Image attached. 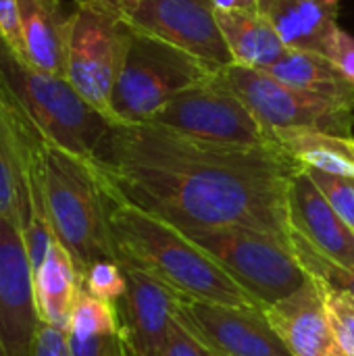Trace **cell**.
Wrapping results in <instances>:
<instances>
[{
    "instance_id": "cell-1",
    "label": "cell",
    "mask_w": 354,
    "mask_h": 356,
    "mask_svg": "<svg viewBox=\"0 0 354 356\" xmlns=\"http://www.w3.org/2000/svg\"><path fill=\"white\" fill-rule=\"evenodd\" d=\"M111 198L177 229L242 225L288 240L290 181L282 146H225L156 123L113 125L92 161Z\"/></svg>"
},
{
    "instance_id": "cell-2",
    "label": "cell",
    "mask_w": 354,
    "mask_h": 356,
    "mask_svg": "<svg viewBox=\"0 0 354 356\" xmlns=\"http://www.w3.org/2000/svg\"><path fill=\"white\" fill-rule=\"evenodd\" d=\"M111 200V236L119 265L136 267L188 298L265 309L182 229L138 207Z\"/></svg>"
},
{
    "instance_id": "cell-3",
    "label": "cell",
    "mask_w": 354,
    "mask_h": 356,
    "mask_svg": "<svg viewBox=\"0 0 354 356\" xmlns=\"http://www.w3.org/2000/svg\"><path fill=\"white\" fill-rule=\"evenodd\" d=\"M40 171L54 238L73 257L81 282L98 261H115L111 236V194L96 165L40 136Z\"/></svg>"
},
{
    "instance_id": "cell-4",
    "label": "cell",
    "mask_w": 354,
    "mask_h": 356,
    "mask_svg": "<svg viewBox=\"0 0 354 356\" xmlns=\"http://www.w3.org/2000/svg\"><path fill=\"white\" fill-rule=\"evenodd\" d=\"M0 88L15 100L35 131L50 144L94 161L111 123L65 79L42 73L0 42Z\"/></svg>"
},
{
    "instance_id": "cell-5",
    "label": "cell",
    "mask_w": 354,
    "mask_h": 356,
    "mask_svg": "<svg viewBox=\"0 0 354 356\" xmlns=\"http://www.w3.org/2000/svg\"><path fill=\"white\" fill-rule=\"evenodd\" d=\"M211 73L215 71L192 54L131 29L123 69L111 98L115 125L150 123L179 92Z\"/></svg>"
},
{
    "instance_id": "cell-6",
    "label": "cell",
    "mask_w": 354,
    "mask_h": 356,
    "mask_svg": "<svg viewBox=\"0 0 354 356\" xmlns=\"http://www.w3.org/2000/svg\"><path fill=\"white\" fill-rule=\"evenodd\" d=\"M182 232L265 307L288 298L309 282L290 240L242 225Z\"/></svg>"
},
{
    "instance_id": "cell-7",
    "label": "cell",
    "mask_w": 354,
    "mask_h": 356,
    "mask_svg": "<svg viewBox=\"0 0 354 356\" xmlns=\"http://www.w3.org/2000/svg\"><path fill=\"white\" fill-rule=\"evenodd\" d=\"M150 123L211 144L280 146L234 90L225 69L179 92Z\"/></svg>"
},
{
    "instance_id": "cell-8",
    "label": "cell",
    "mask_w": 354,
    "mask_h": 356,
    "mask_svg": "<svg viewBox=\"0 0 354 356\" xmlns=\"http://www.w3.org/2000/svg\"><path fill=\"white\" fill-rule=\"evenodd\" d=\"M225 75L263 127L275 138L286 131L354 136V104L296 90L265 71L232 65Z\"/></svg>"
},
{
    "instance_id": "cell-9",
    "label": "cell",
    "mask_w": 354,
    "mask_h": 356,
    "mask_svg": "<svg viewBox=\"0 0 354 356\" xmlns=\"http://www.w3.org/2000/svg\"><path fill=\"white\" fill-rule=\"evenodd\" d=\"M131 29L117 17L75 2L71 10L65 79L100 115L115 123L111 98L127 54Z\"/></svg>"
},
{
    "instance_id": "cell-10",
    "label": "cell",
    "mask_w": 354,
    "mask_h": 356,
    "mask_svg": "<svg viewBox=\"0 0 354 356\" xmlns=\"http://www.w3.org/2000/svg\"><path fill=\"white\" fill-rule=\"evenodd\" d=\"M129 29L163 40L211 71L234 65L217 21L215 0H142L119 17Z\"/></svg>"
},
{
    "instance_id": "cell-11",
    "label": "cell",
    "mask_w": 354,
    "mask_h": 356,
    "mask_svg": "<svg viewBox=\"0 0 354 356\" xmlns=\"http://www.w3.org/2000/svg\"><path fill=\"white\" fill-rule=\"evenodd\" d=\"M175 321L213 356H292L263 309L213 305L175 294Z\"/></svg>"
},
{
    "instance_id": "cell-12",
    "label": "cell",
    "mask_w": 354,
    "mask_h": 356,
    "mask_svg": "<svg viewBox=\"0 0 354 356\" xmlns=\"http://www.w3.org/2000/svg\"><path fill=\"white\" fill-rule=\"evenodd\" d=\"M33 275L21 225L0 219V356H33L42 325Z\"/></svg>"
},
{
    "instance_id": "cell-13",
    "label": "cell",
    "mask_w": 354,
    "mask_h": 356,
    "mask_svg": "<svg viewBox=\"0 0 354 356\" xmlns=\"http://www.w3.org/2000/svg\"><path fill=\"white\" fill-rule=\"evenodd\" d=\"M121 267L127 280L115 305L121 334L138 356H161L175 321V292L136 267Z\"/></svg>"
},
{
    "instance_id": "cell-14",
    "label": "cell",
    "mask_w": 354,
    "mask_h": 356,
    "mask_svg": "<svg viewBox=\"0 0 354 356\" xmlns=\"http://www.w3.org/2000/svg\"><path fill=\"white\" fill-rule=\"evenodd\" d=\"M263 311L292 356H346L332 332L317 280L309 277L294 294Z\"/></svg>"
},
{
    "instance_id": "cell-15",
    "label": "cell",
    "mask_w": 354,
    "mask_h": 356,
    "mask_svg": "<svg viewBox=\"0 0 354 356\" xmlns=\"http://www.w3.org/2000/svg\"><path fill=\"white\" fill-rule=\"evenodd\" d=\"M290 227L305 236L328 259L354 267V232L325 200L305 167H300L288 194Z\"/></svg>"
},
{
    "instance_id": "cell-16",
    "label": "cell",
    "mask_w": 354,
    "mask_h": 356,
    "mask_svg": "<svg viewBox=\"0 0 354 356\" xmlns=\"http://www.w3.org/2000/svg\"><path fill=\"white\" fill-rule=\"evenodd\" d=\"M25 63L42 73L67 75L71 13L63 0H17Z\"/></svg>"
},
{
    "instance_id": "cell-17",
    "label": "cell",
    "mask_w": 354,
    "mask_h": 356,
    "mask_svg": "<svg viewBox=\"0 0 354 356\" xmlns=\"http://www.w3.org/2000/svg\"><path fill=\"white\" fill-rule=\"evenodd\" d=\"M29 121L0 88V219L21 225L25 215Z\"/></svg>"
},
{
    "instance_id": "cell-18",
    "label": "cell",
    "mask_w": 354,
    "mask_h": 356,
    "mask_svg": "<svg viewBox=\"0 0 354 356\" xmlns=\"http://www.w3.org/2000/svg\"><path fill=\"white\" fill-rule=\"evenodd\" d=\"M288 50L317 52L330 58L340 33L338 13L321 0H269L261 10Z\"/></svg>"
},
{
    "instance_id": "cell-19",
    "label": "cell",
    "mask_w": 354,
    "mask_h": 356,
    "mask_svg": "<svg viewBox=\"0 0 354 356\" xmlns=\"http://www.w3.org/2000/svg\"><path fill=\"white\" fill-rule=\"evenodd\" d=\"M217 21L238 67L265 71L288 52L267 15L257 8H217Z\"/></svg>"
},
{
    "instance_id": "cell-20",
    "label": "cell",
    "mask_w": 354,
    "mask_h": 356,
    "mask_svg": "<svg viewBox=\"0 0 354 356\" xmlns=\"http://www.w3.org/2000/svg\"><path fill=\"white\" fill-rule=\"evenodd\" d=\"M33 282L40 321L67 332L83 282L73 257L58 240H52Z\"/></svg>"
},
{
    "instance_id": "cell-21",
    "label": "cell",
    "mask_w": 354,
    "mask_h": 356,
    "mask_svg": "<svg viewBox=\"0 0 354 356\" xmlns=\"http://www.w3.org/2000/svg\"><path fill=\"white\" fill-rule=\"evenodd\" d=\"M71 356H119L123 346L117 307L90 296L83 288L67 330Z\"/></svg>"
},
{
    "instance_id": "cell-22",
    "label": "cell",
    "mask_w": 354,
    "mask_h": 356,
    "mask_svg": "<svg viewBox=\"0 0 354 356\" xmlns=\"http://www.w3.org/2000/svg\"><path fill=\"white\" fill-rule=\"evenodd\" d=\"M265 73L296 90L354 104V86L342 75L334 60L323 54L288 50L277 63L265 69Z\"/></svg>"
},
{
    "instance_id": "cell-23",
    "label": "cell",
    "mask_w": 354,
    "mask_h": 356,
    "mask_svg": "<svg viewBox=\"0 0 354 356\" xmlns=\"http://www.w3.org/2000/svg\"><path fill=\"white\" fill-rule=\"evenodd\" d=\"M275 140L300 167L354 179V136L286 131Z\"/></svg>"
},
{
    "instance_id": "cell-24",
    "label": "cell",
    "mask_w": 354,
    "mask_h": 356,
    "mask_svg": "<svg viewBox=\"0 0 354 356\" xmlns=\"http://www.w3.org/2000/svg\"><path fill=\"white\" fill-rule=\"evenodd\" d=\"M288 240H290V246H292L298 263L309 273V277H313L330 288L342 290L354 298V267H344V265L328 259L305 236H300L292 227H290Z\"/></svg>"
},
{
    "instance_id": "cell-25",
    "label": "cell",
    "mask_w": 354,
    "mask_h": 356,
    "mask_svg": "<svg viewBox=\"0 0 354 356\" xmlns=\"http://www.w3.org/2000/svg\"><path fill=\"white\" fill-rule=\"evenodd\" d=\"M323 292V302H325V313L332 325V332L344 350L346 356H354V298L351 294L330 288L321 284Z\"/></svg>"
},
{
    "instance_id": "cell-26",
    "label": "cell",
    "mask_w": 354,
    "mask_h": 356,
    "mask_svg": "<svg viewBox=\"0 0 354 356\" xmlns=\"http://www.w3.org/2000/svg\"><path fill=\"white\" fill-rule=\"evenodd\" d=\"M125 288L127 280L123 267L115 261H98L83 273V290L98 300L117 305Z\"/></svg>"
},
{
    "instance_id": "cell-27",
    "label": "cell",
    "mask_w": 354,
    "mask_h": 356,
    "mask_svg": "<svg viewBox=\"0 0 354 356\" xmlns=\"http://www.w3.org/2000/svg\"><path fill=\"white\" fill-rule=\"evenodd\" d=\"M307 173L332 204V209L340 215V219L354 232V179L315 169H307Z\"/></svg>"
},
{
    "instance_id": "cell-28",
    "label": "cell",
    "mask_w": 354,
    "mask_h": 356,
    "mask_svg": "<svg viewBox=\"0 0 354 356\" xmlns=\"http://www.w3.org/2000/svg\"><path fill=\"white\" fill-rule=\"evenodd\" d=\"M0 42H4L10 48V52L25 63V48H23V38H21L17 0H0Z\"/></svg>"
},
{
    "instance_id": "cell-29",
    "label": "cell",
    "mask_w": 354,
    "mask_h": 356,
    "mask_svg": "<svg viewBox=\"0 0 354 356\" xmlns=\"http://www.w3.org/2000/svg\"><path fill=\"white\" fill-rule=\"evenodd\" d=\"M161 356H213L194 336H190L177 321H173L169 340Z\"/></svg>"
},
{
    "instance_id": "cell-30",
    "label": "cell",
    "mask_w": 354,
    "mask_h": 356,
    "mask_svg": "<svg viewBox=\"0 0 354 356\" xmlns=\"http://www.w3.org/2000/svg\"><path fill=\"white\" fill-rule=\"evenodd\" d=\"M33 356H71L67 332L42 323L38 330V336H35Z\"/></svg>"
},
{
    "instance_id": "cell-31",
    "label": "cell",
    "mask_w": 354,
    "mask_h": 356,
    "mask_svg": "<svg viewBox=\"0 0 354 356\" xmlns=\"http://www.w3.org/2000/svg\"><path fill=\"white\" fill-rule=\"evenodd\" d=\"M330 58L342 71V75L354 86V38L348 31L340 29Z\"/></svg>"
},
{
    "instance_id": "cell-32",
    "label": "cell",
    "mask_w": 354,
    "mask_h": 356,
    "mask_svg": "<svg viewBox=\"0 0 354 356\" xmlns=\"http://www.w3.org/2000/svg\"><path fill=\"white\" fill-rule=\"evenodd\" d=\"M75 2L90 4V6L100 8V10H104V13H108V15H113V17L119 19L123 13H127L131 6H136L142 0H75Z\"/></svg>"
},
{
    "instance_id": "cell-33",
    "label": "cell",
    "mask_w": 354,
    "mask_h": 356,
    "mask_svg": "<svg viewBox=\"0 0 354 356\" xmlns=\"http://www.w3.org/2000/svg\"><path fill=\"white\" fill-rule=\"evenodd\" d=\"M121 336H123V334H121ZM119 356H138L134 350H131V346L125 342V338H123V346H121V355Z\"/></svg>"
},
{
    "instance_id": "cell-34",
    "label": "cell",
    "mask_w": 354,
    "mask_h": 356,
    "mask_svg": "<svg viewBox=\"0 0 354 356\" xmlns=\"http://www.w3.org/2000/svg\"><path fill=\"white\" fill-rule=\"evenodd\" d=\"M330 10H334V13H338V6H340V0H321Z\"/></svg>"
},
{
    "instance_id": "cell-35",
    "label": "cell",
    "mask_w": 354,
    "mask_h": 356,
    "mask_svg": "<svg viewBox=\"0 0 354 356\" xmlns=\"http://www.w3.org/2000/svg\"><path fill=\"white\" fill-rule=\"evenodd\" d=\"M267 2H269V0H252V4H255V8H257V10H263Z\"/></svg>"
}]
</instances>
